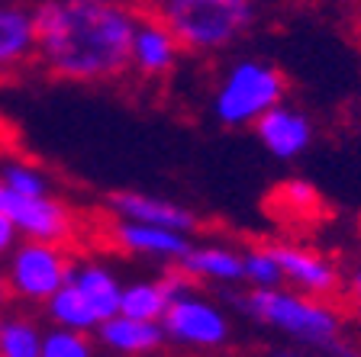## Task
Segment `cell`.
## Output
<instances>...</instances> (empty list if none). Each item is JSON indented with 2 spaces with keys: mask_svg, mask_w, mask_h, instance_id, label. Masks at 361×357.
<instances>
[{
  "mask_svg": "<svg viewBox=\"0 0 361 357\" xmlns=\"http://www.w3.org/2000/svg\"><path fill=\"white\" fill-rule=\"evenodd\" d=\"M223 4H242V7H255L258 0H223Z\"/></svg>",
  "mask_w": 361,
  "mask_h": 357,
  "instance_id": "83f0119b",
  "label": "cell"
},
{
  "mask_svg": "<svg viewBox=\"0 0 361 357\" xmlns=\"http://www.w3.org/2000/svg\"><path fill=\"white\" fill-rule=\"evenodd\" d=\"M4 209L10 213L13 225L20 229V238H39L55 245H71L81 238V216L71 203L49 194H7Z\"/></svg>",
  "mask_w": 361,
  "mask_h": 357,
  "instance_id": "52a82bcc",
  "label": "cell"
},
{
  "mask_svg": "<svg viewBox=\"0 0 361 357\" xmlns=\"http://www.w3.org/2000/svg\"><path fill=\"white\" fill-rule=\"evenodd\" d=\"M10 303V290H7V274H4V261H0V309Z\"/></svg>",
  "mask_w": 361,
  "mask_h": 357,
  "instance_id": "484cf974",
  "label": "cell"
},
{
  "mask_svg": "<svg viewBox=\"0 0 361 357\" xmlns=\"http://www.w3.org/2000/svg\"><path fill=\"white\" fill-rule=\"evenodd\" d=\"M352 315H355V322L361 325V306H352Z\"/></svg>",
  "mask_w": 361,
  "mask_h": 357,
  "instance_id": "f546056e",
  "label": "cell"
},
{
  "mask_svg": "<svg viewBox=\"0 0 361 357\" xmlns=\"http://www.w3.org/2000/svg\"><path fill=\"white\" fill-rule=\"evenodd\" d=\"M242 258H245V283L264 290V287H284V270H281V261L271 248V242H258V245L242 248Z\"/></svg>",
  "mask_w": 361,
  "mask_h": 357,
  "instance_id": "7402d4cb",
  "label": "cell"
},
{
  "mask_svg": "<svg viewBox=\"0 0 361 357\" xmlns=\"http://www.w3.org/2000/svg\"><path fill=\"white\" fill-rule=\"evenodd\" d=\"M142 10L123 0H36V65L68 84L120 81Z\"/></svg>",
  "mask_w": 361,
  "mask_h": 357,
  "instance_id": "6da1fadb",
  "label": "cell"
},
{
  "mask_svg": "<svg viewBox=\"0 0 361 357\" xmlns=\"http://www.w3.org/2000/svg\"><path fill=\"white\" fill-rule=\"evenodd\" d=\"M106 213L116 219H135V223H152V225H168V229H180V232H194L197 229V216L188 206L161 196H149V194H135V190H120V194L106 196Z\"/></svg>",
  "mask_w": 361,
  "mask_h": 357,
  "instance_id": "e0dca14e",
  "label": "cell"
},
{
  "mask_svg": "<svg viewBox=\"0 0 361 357\" xmlns=\"http://www.w3.org/2000/svg\"><path fill=\"white\" fill-rule=\"evenodd\" d=\"M345 296L352 299V306H361V261L345 274Z\"/></svg>",
  "mask_w": 361,
  "mask_h": 357,
  "instance_id": "d4e9b609",
  "label": "cell"
},
{
  "mask_svg": "<svg viewBox=\"0 0 361 357\" xmlns=\"http://www.w3.org/2000/svg\"><path fill=\"white\" fill-rule=\"evenodd\" d=\"M36 65V16L26 0H0V81Z\"/></svg>",
  "mask_w": 361,
  "mask_h": 357,
  "instance_id": "8fae6325",
  "label": "cell"
},
{
  "mask_svg": "<svg viewBox=\"0 0 361 357\" xmlns=\"http://www.w3.org/2000/svg\"><path fill=\"white\" fill-rule=\"evenodd\" d=\"M16 242H20V229L13 225V219H10L7 209L0 206V261H4L10 251H13Z\"/></svg>",
  "mask_w": 361,
  "mask_h": 357,
  "instance_id": "cb8c5ba5",
  "label": "cell"
},
{
  "mask_svg": "<svg viewBox=\"0 0 361 357\" xmlns=\"http://www.w3.org/2000/svg\"><path fill=\"white\" fill-rule=\"evenodd\" d=\"M165 338L174 348L188 351H219L229 344V315L213 299L200 296L197 287H188L184 293L171 299L168 313L161 315Z\"/></svg>",
  "mask_w": 361,
  "mask_h": 357,
  "instance_id": "8992f818",
  "label": "cell"
},
{
  "mask_svg": "<svg viewBox=\"0 0 361 357\" xmlns=\"http://www.w3.org/2000/svg\"><path fill=\"white\" fill-rule=\"evenodd\" d=\"M271 248H274L281 270H284V287L326 299H336L338 293H345V274L332 254L313 245H300V242H271Z\"/></svg>",
  "mask_w": 361,
  "mask_h": 357,
  "instance_id": "ba28073f",
  "label": "cell"
},
{
  "mask_svg": "<svg viewBox=\"0 0 361 357\" xmlns=\"http://www.w3.org/2000/svg\"><path fill=\"white\" fill-rule=\"evenodd\" d=\"M242 315H248L258 325L290 338L293 344L323 354H345V313L338 309L336 299L310 296L293 287H248L235 296Z\"/></svg>",
  "mask_w": 361,
  "mask_h": 357,
  "instance_id": "7a4b0ae2",
  "label": "cell"
},
{
  "mask_svg": "<svg viewBox=\"0 0 361 357\" xmlns=\"http://www.w3.org/2000/svg\"><path fill=\"white\" fill-rule=\"evenodd\" d=\"M104 235L113 251L155 261L161 268H174L184 258V251L190 248V232L152 225V223H135V219H116V216H110V225H106Z\"/></svg>",
  "mask_w": 361,
  "mask_h": 357,
  "instance_id": "9c48e42d",
  "label": "cell"
},
{
  "mask_svg": "<svg viewBox=\"0 0 361 357\" xmlns=\"http://www.w3.org/2000/svg\"><path fill=\"white\" fill-rule=\"evenodd\" d=\"M97 342L90 332H78L68 325H52L42 332V357H87L94 354Z\"/></svg>",
  "mask_w": 361,
  "mask_h": 357,
  "instance_id": "603a6c76",
  "label": "cell"
},
{
  "mask_svg": "<svg viewBox=\"0 0 361 357\" xmlns=\"http://www.w3.org/2000/svg\"><path fill=\"white\" fill-rule=\"evenodd\" d=\"M42 332L30 306L7 303L0 309V357H42Z\"/></svg>",
  "mask_w": 361,
  "mask_h": 357,
  "instance_id": "d6986e66",
  "label": "cell"
},
{
  "mask_svg": "<svg viewBox=\"0 0 361 357\" xmlns=\"http://www.w3.org/2000/svg\"><path fill=\"white\" fill-rule=\"evenodd\" d=\"M184 45L178 42L174 30L168 26L155 10H142L133 32V49H129V68L145 81H161L178 68Z\"/></svg>",
  "mask_w": 361,
  "mask_h": 357,
  "instance_id": "30bf717a",
  "label": "cell"
},
{
  "mask_svg": "<svg viewBox=\"0 0 361 357\" xmlns=\"http://www.w3.org/2000/svg\"><path fill=\"white\" fill-rule=\"evenodd\" d=\"M174 268L197 287H235V283H245L242 248L219 245V242L190 245Z\"/></svg>",
  "mask_w": 361,
  "mask_h": 357,
  "instance_id": "4fadbf2b",
  "label": "cell"
},
{
  "mask_svg": "<svg viewBox=\"0 0 361 357\" xmlns=\"http://www.w3.org/2000/svg\"><path fill=\"white\" fill-rule=\"evenodd\" d=\"M158 16L168 23L184 52L216 55L235 45L255 23V10L223 0H158Z\"/></svg>",
  "mask_w": 361,
  "mask_h": 357,
  "instance_id": "3957f363",
  "label": "cell"
},
{
  "mask_svg": "<svg viewBox=\"0 0 361 357\" xmlns=\"http://www.w3.org/2000/svg\"><path fill=\"white\" fill-rule=\"evenodd\" d=\"M7 203V187H4V180H0V206Z\"/></svg>",
  "mask_w": 361,
  "mask_h": 357,
  "instance_id": "f1b7e54d",
  "label": "cell"
},
{
  "mask_svg": "<svg viewBox=\"0 0 361 357\" xmlns=\"http://www.w3.org/2000/svg\"><path fill=\"white\" fill-rule=\"evenodd\" d=\"M94 342L97 348L113 351V354H152V351L165 348L168 338L161 322L116 313L94 328Z\"/></svg>",
  "mask_w": 361,
  "mask_h": 357,
  "instance_id": "5bb4252c",
  "label": "cell"
},
{
  "mask_svg": "<svg viewBox=\"0 0 361 357\" xmlns=\"http://www.w3.org/2000/svg\"><path fill=\"white\" fill-rule=\"evenodd\" d=\"M42 309H45V319L52 322V325H68V328H78V332H90V335H94V328L100 325V315L94 313V306L78 293L75 283H65Z\"/></svg>",
  "mask_w": 361,
  "mask_h": 357,
  "instance_id": "ffe728a7",
  "label": "cell"
},
{
  "mask_svg": "<svg viewBox=\"0 0 361 357\" xmlns=\"http://www.w3.org/2000/svg\"><path fill=\"white\" fill-rule=\"evenodd\" d=\"M264 209L284 229H310V225H316L326 216V203L319 196V190L310 180H300V177L281 180L268 194Z\"/></svg>",
  "mask_w": 361,
  "mask_h": 357,
  "instance_id": "2e32d148",
  "label": "cell"
},
{
  "mask_svg": "<svg viewBox=\"0 0 361 357\" xmlns=\"http://www.w3.org/2000/svg\"><path fill=\"white\" fill-rule=\"evenodd\" d=\"M0 180L7 187V194H49L52 190V177L39 168L36 161L20 155H0Z\"/></svg>",
  "mask_w": 361,
  "mask_h": 357,
  "instance_id": "44dd1931",
  "label": "cell"
},
{
  "mask_svg": "<svg viewBox=\"0 0 361 357\" xmlns=\"http://www.w3.org/2000/svg\"><path fill=\"white\" fill-rule=\"evenodd\" d=\"M358 232H361V219H358Z\"/></svg>",
  "mask_w": 361,
  "mask_h": 357,
  "instance_id": "4dcf8cb0",
  "label": "cell"
},
{
  "mask_svg": "<svg viewBox=\"0 0 361 357\" xmlns=\"http://www.w3.org/2000/svg\"><path fill=\"white\" fill-rule=\"evenodd\" d=\"M188 287H197L178 268H165L158 277L149 280H133L123 283V296H120V313L135 315V319H155L161 322V315L168 313V306L178 293H184Z\"/></svg>",
  "mask_w": 361,
  "mask_h": 357,
  "instance_id": "9a60e30c",
  "label": "cell"
},
{
  "mask_svg": "<svg viewBox=\"0 0 361 357\" xmlns=\"http://www.w3.org/2000/svg\"><path fill=\"white\" fill-rule=\"evenodd\" d=\"M75 248L39 242V238H20L13 251L4 258L10 303L20 306H45L61 290L75 268Z\"/></svg>",
  "mask_w": 361,
  "mask_h": 357,
  "instance_id": "5b68a950",
  "label": "cell"
},
{
  "mask_svg": "<svg viewBox=\"0 0 361 357\" xmlns=\"http://www.w3.org/2000/svg\"><path fill=\"white\" fill-rule=\"evenodd\" d=\"M68 283H75L78 293L94 306V313L100 315V322L120 313V296H123V283L113 274L110 264H104L100 258H75V268Z\"/></svg>",
  "mask_w": 361,
  "mask_h": 357,
  "instance_id": "ac0fdd59",
  "label": "cell"
},
{
  "mask_svg": "<svg viewBox=\"0 0 361 357\" xmlns=\"http://www.w3.org/2000/svg\"><path fill=\"white\" fill-rule=\"evenodd\" d=\"M123 4H133V7H139V10H152L158 0H123Z\"/></svg>",
  "mask_w": 361,
  "mask_h": 357,
  "instance_id": "4316f807",
  "label": "cell"
},
{
  "mask_svg": "<svg viewBox=\"0 0 361 357\" xmlns=\"http://www.w3.org/2000/svg\"><path fill=\"white\" fill-rule=\"evenodd\" d=\"M287 97V81L271 61L239 58L223 71L213 90V116L229 129H252L258 116Z\"/></svg>",
  "mask_w": 361,
  "mask_h": 357,
  "instance_id": "277c9868",
  "label": "cell"
},
{
  "mask_svg": "<svg viewBox=\"0 0 361 357\" xmlns=\"http://www.w3.org/2000/svg\"><path fill=\"white\" fill-rule=\"evenodd\" d=\"M252 129H255L258 142L264 145V151L274 155L278 161L300 158L310 149V142H313V123H310V116L300 106L287 104V100H281L264 116H258V123Z\"/></svg>",
  "mask_w": 361,
  "mask_h": 357,
  "instance_id": "7c38bea8",
  "label": "cell"
}]
</instances>
